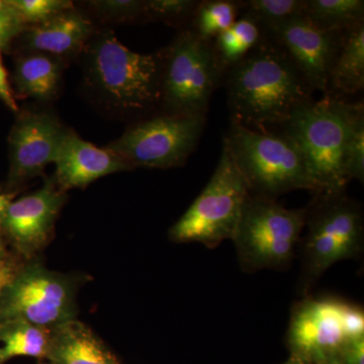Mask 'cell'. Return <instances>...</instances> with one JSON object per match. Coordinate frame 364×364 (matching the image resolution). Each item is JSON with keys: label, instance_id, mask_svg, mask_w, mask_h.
Listing matches in <instances>:
<instances>
[{"label": "cell", "instance_id": "obj_8", "mask_svg": "<svg viewBox=\"0 0 364 364\" xmlns=\"http://www.w3.org/2000/svg\"><path fill=\"white\" fill-rule=\"evenodd\" d=\"M90 72L98 90L124 111H146L161 102L162 53L131 51L105 33L92 46Z\"/></svg>", "mask_w": 364, "mask_h": 364}, {"label": "cell", "instance_id": "obj_30", "mask_svg": "<svg viewBox=\"0 0 364 364\" xmlns=\"http://www.w3.org/2000/svg\"><path fill=\"white\" fill-rule=\"evenodd\" d=\"M338 354L347 364H364V337L347 342Z\"/></svg>", "mask_w": 364, "mask_h": 364}, {"label": "cell", "instance_id": "obj_24", "mask_svg": "<svg viewBox=\"0 0 364 364\" xmlns=\"http://www.w3.org/2000/svg\"><path fill=\"white\" fill-rule=\"evenodd\" d=\"M306 0H248L242 1V13L257 23L267 36L277 26L304 16Z\"/></svg>", "mask_w": 364, "mask_h": 364}, {"label": "cell", "instance_id": "obj_18", "mask_svg": "<svg viewBox=\"0 0 364 364\" xmlns=\"http://www.w3.org/2000/svg\"><path fill=\"white\" fill-rule=\"evenodd\" d=\"M364 88V23L346 31L323 95L350 100Z\"/></svg>", "mask_w": 364, "mask_h": 364}, {"label": "cell", "instance_id": "obj_13", "mask_svg": "<svg viewBox=\"0 0 364 364\" xmlns=\"http://www.w3.org/2000/svg\"><path fill=\"white\" fill-rule=\"evenodd\" d=\"M64 129L58 119L47 112L21 114L9 135V188H16L44 172L54 163Z\"/></svg>", "mask_w": 364, "mask_h": 364}, {"label": "cell", "instance_id": "obj_31", "mask_svg": "<svg viewBox=\"0 0 364 364\" xmlns=\"http://www.w3.org/2000/svg\"><path fill=\"white\" fill-rule=\"evenodd\" d=\"M0 100L11 111L18 112V105H16V100H14L6 67H4V62H2L1 50H0Z\"/></svg>", "mask_w": 364, "mask_h": 364}, {"label": "cell", "instance_id": "obj_17", "mask_svg": "<svg viewBox=\"0 0 364 364\" xmlns=\"http://www.w3.org/2000/svg\"><path fill=\"white\" fill-rule=\"evenodd\" d=\"M46 360L51 364H122L90 328L77 318L51 329Z\"/></svg>", "mask_w": 364, "mask_h": 364}, {"label": "cell", "instance_id": "obj_38", "mask_svg": "<svg viewBox=\"0 0 364 364\" xmlns=\"http://www.w3.org/2000/svg\"><path fill=\"white\" fill-rule=\"evenodd\" d=\"M39 364H51L49 363V361H47V363H40Z\"/></svg>", "mask_w": 364, "mask_h": 364}, {"label": "cell", "instance_id": "obj_20", "mask_svg": "<svg viewBox=\"0 0 364 364\" xmlns=\"http://www.w3.org/2000/svg\"><path fill=\"white\" fill-rule=\"evenodd\" d=\"M50 340L51 329L20 318L0 321V358L4 363L20 356L46 360Z\"/></svg>", "mask_w": 364, "mask_h": 364}, {"label": "cell", "instance_id": "obj_15", "mask_svg": "<svg viewBox=\"0 0 364 364\" xmlns=\"http://www.w3.org/2000/svg\"><path fill=\"white\" fill-rule=\"evenodd\" d=\"M54 163L55 182L64 193L71 188H85L100 177L132 168L111 151L95 147L67 129Z\"/></svg>", "mask_w": 364, "mask_h": 364}, {"label": "cell", "instance_id": "obj_37", "mask_svg": "<svg viewBox=\"0 0 364 364\" xmlns=\"http://www.w3.org/2000/svg\"><path fill=\"white\" fill-rule=\"evenodd\" d=\"M1 232V231H0ZM4 265V262H2V245H1V238H0V267Z\"/></svg>", "mask_w": 364, "mask_h": 364}, {"label": "cell", "instance_id": "obj_29", "mask_svg": "<svg viewBox=\"0 0 364 364\" xmlns=\"http://www.w3.org/2000/svg\"><path fill=\"white\" fill-rule=\"evenodd\" d=\"M25 30V23L9 1V6L0 9V50L7 49L14 38L18 37Z\"/></svg>", "mask_w": 364, "mask_h": 364}, {"label": "cell", "instance_id": "obj_34", "mask_svg": "<svg viewBox=\"0 0 364 364\" xmlns=\"http://www.w3.org/2000/svg\"><path fill=\"white\" fill-rule=\"evenodd\" d=\"M315 364H347L343 359L340 358L339 354L336 355L330 356V358L324 359V360L318 361Z\"/></svg>", "mask_w": 364, "mask_h": 364}, {"label": "cell", "instance_id": "obj_25", "mask_svg": "<svg viewBox=\"0 0 364 364\" xmlns=\"http://www.w3.org/2000/svg\"><path fill=\"white\" fill-rule=\"evenodd\" d=\"M23 23L36 26L54 18L57 14L73 9L66 0H9Z\"/></svg>", "mask_w": 364, "mask_h": 364}, {"label": "cell", "instance_id": "obj_10", "mask_svg": "<svg viewBox=\"0 0 364 364\" xmlns=\"http://www.w3.org/2000/svg\"><path fill=\"white\" fill-rule=\"evenodd\" d=\"M76 284L39 263L18 270L0 294V321H26L46 329L76 318Z\"/></svg>", "mask_w": 364, "mask_h": 364}, {"label": "cell", "instance_id": "obj_4", "mask_svg": "<svg viewBox=\"0 0 364 364\" xmlns=\"http://www.w3.org/2000/svg\"><path fill=\"white\" fill-rule=\"evenodd\" d=\"M303 242V286L309 289L339 261L355 257L363 245L360 203L345 191L316 193L306 208Z\"/></svg>", "mask_w": 364, "mask_h": 364}, {"label": "cell", "instance_id": "obj_23", "mask_svg": "<svg viewBox=\"0 0 364 364\" xmlns=\"http://www.w3.org/2000/svg\"><path fill=\"white\" fill-rule=\"evenodd\" d=\"M242 1L205 0L198 2L191 30L205 41H214L240 18Z\"/></svg>", "mask_w": 364, "mask_h": 364}, {"label": "cell", "instance_id": "obj_26", "mask_svg": "<svg viewBox=\"0 0 364 364\" xmlns=\"http://www.w3.org/2000/svg\"><path fill=\"white\" fill-rule=\"evenodd\" d=\"M198 2L193 0H149L144 1L145 16L168 21V23H183L191 21Z\"/></svg>", "mask_w": 364, "mask_h": 364}, {"label": "cell", "instance_id": "obj_14", "mask_svg": "<svg viewBox=\"0 0 364 364\" xmlns=\"http://www.w3.org/2000/svg\"><path fill=\"white\" fill-rule=\"evenodd\" d=\"M65 200V193L52 177L39 191L11 203L0 231L4 232L18 252L33 257L50 241Z\"/></svg>", "mask_w": 364, "mask_h": 364}, {"label": "cell", "instance_id": "obj_33", "mask_svg": "<svg viewBox=\"0 0 364 364\" xmlns=\"http://www.w3.org/2000/svg\"><path fill=\"white\" fill-rule=\"evenodd\" d=\"M13 198L14 195L11 193H0V224L6 215L7 208L13 202Z\"/></svg>", "mask_w": 364, "mask_h": 364}, {"label": "cell", "instance_id": "obj_22", "mask_svg": "<svg viewBox=\"0 0 364 364\" xmlns=\"http://www.w3.org/2000/svg\"><path fill=\"white\" fill-rule=\"evenodd\" d=\"M304 16L320 30L344 33L364 23V1L306 0Z\"/></svg>", "mask_w": 364, "mask_h": 364}, {"label": "cell", "instance_id": "obj_19", "mask_svg": "<svg viewBox=\"0 0 364 364\" xmlns=\"http://www.w3.org/2000/svg\"><path fill=\"white\" fill-rule=\"evenodd\" d=\"M61 73V63L56 57L32 52L16 60L14 80L21 95L51 100L58 90Z\"/></svg>", "mask_w": 364, "mask_h": 364}, {"label": "cell", "instance_id": "obj_36", "mask_svg": "<svg viewBox=\"0 0 364 364\" xmlns=\"http://www.w3.org/2000/svg\"><path fill=\"white\" fill-rule=\"evenodd\" d=\"M9 6V0H0V9H6Z\"/></svg>", "mask_w": 364, "mask_h": 364}, {"label": "cell", "instance_id": "obj_12", "mask_svg": "<svg viewBox=\"0 0 364 364\" xmlns=\"http://www.w3.org/2000/svg\"><path fill=\"white\" fill-rule=\"evenodd\" d=\"M343 33L320 30L301 16L277 26L265 37L287 52L311 90L324 95Z\"/></svg>", "mask_w": 364, "mask_h": 364}, {"label": "cell", "instance_id": "obj_35", "mask_svg": "<svg viewBox=\"0 0 364 364\" xmlns=\"http://www.w3.org/2000/svg\"><path fill=\"white\" fill-rule=\"evenodd\" d=\"M284 364H308V363H304V361H301V359L294 358V356H291V358H289V360H287V363H284Z\"/></svg>", "mask_w": 364, "mask_h": 364}, {"label": "cell", "instance_id": "obj_1", "mask_svg": "<svg viewBox=\"0 0 364 364\" xmlns=\"http://www.w3.org/2000/svg\"><path fill=\"white\" fill-rule=\"evenodd\" d=\"M232 121L259 132L279 131L298 107L313 100L287 52L265 37L224 77Z\"/></svg>", "mask_w": 364, "mask_h": 364}, {"label": "cell", "instance_id": "obj_9", "mask_svg": "<svg viewBox=\"0 0 364 364\" xmlns=\"http://www.w3.org/2000/svg\"><path fill=\"white\" fill-rule=\"evenodd\" d=\"M364 337V313L336 299H306L294 306L287 330L294 358L308 364L336 355L347 342Z\"/></svg>", "mask_w": 364, "mask_h": 364}, {"label": "cell", "instance_id": "obj_3", "mask_svg": "<svg viewBox=\"0 0 364 364\" xmlns=\"http://www.w3.org/2000/svg\"><path fill=\"white\" fill-rule=\"evenodd\" d=\"M224 142L251 195L277 200L301 189L317 191L298 147L282 132L255 131L230 119Z\"/></svg>", "mask_w": 364, "mask_h": 364}, {"label": "cell", "instance_id": "obj_5", "mask_svg": "<svg viewBox=\"0 0 364 364\" xmlns=\"http://www.w3.org/2000/svg\"><path fill=\"white\" fill-rule=\"evenodd\" d=\"M213 41L191 28L182 31L162 53L161 102L164 114L207 117L210 98L224 82Z\"/></svg>", "mask_w": 364, "mask_h": 364}, {"label": "cell", "instance_id": "obj_16", "mask_svg": "<svg viewBox=\"0 0 364 364\" xmlns=\"http://www.w3.org/2000/svg\"><path fill=\"white\" fill-rule=\"evenodd\" d=\"M92 33V23L73 9L64 11L25 33V45L32 52L66 56L78 51Z\"/></svg>", "mask_w": 364, "mask_h": 364}, {"label": "cell", "instance_id": "obj_11", "mask_svg": "<svg viewBox=\"0 0 364 364\" xmlns=\"http://www.w3.org/2000/svg\"><path fill=\"white\" fill-rule=\"evenodd\" d=\"M207 117L161 116L134 124L107 149L132 168L182 166L198 147Z\"/></svg>", "mask_w": 364, "mask_h": 364}, {"label": "cell", "instance_id": "obj_39", "mask_svg": "<svg viewBox=\"0 0 364 364\" xmlns=\"http://www.w3.org/2000/svg\"><path fill=\"white\" fill-rule=\"evenodd\" d=\"M0 364H4V363H2L1 361V358H0Z\"/></svg>", "mask_w": 364, "mask_h": 364}, {"label": "cell", "instance_id": "obj_32", "mask_svg": "<svg viewBox=\"0 0 364 364\" xmlns=\"http://www.w3.org/2000/svg\"><path fill=\"white\" fill-rule=\"evenodd\" d=\"M14 272V269L11 265L4 263L0 267V294H1L2 289L6 287L7 282L11 279Z\"/></svg>", "mask_w": 364, "mask_h": 364}, {"label": "cell", "instance_id": "obj_7", "mask_svg": "<svg viewBox=\"0 0 364 364\" xmlns=\"http://www.w3.org/2000/svg\"><path fill=\"white\" fill-rule=\"evenodd\" d=\"M250 191L236 167L226 143L214 173L200 195L172 226L177 243H200L214 249L232 240Z\"/></svg>", "mask_w": 364, "mask_h": 364}, {"label": "cell", "instance_id": "obj_2", "mask_svg": "<svg viewBox=\"0 0 364 364\" xmlns=\"http://www.w3.org/2000/svg\"><path fill=\"white\" fill-rule=\"evenodd\" d=\"M363 116L360 100L323 95L298 107L279 129L301 152L316 193L346 189L350 182L346 173L347 146L354 124Z\"/></svg>", "mask_w": 364, "mask_h": 364}, {"label": "cell", "instance_id": "obj_21", "mask_svg": "<svg viewBox=\"0 0 364 364\" xmlns=\"http://www.w3.org/2000/svg\"><path fill=\"white\" fill-rule=\"evenodd\" d=\"M264 38L260 26L246 14H241L233 25L218 36L213 41V47L225 75L229 69L240 63Z\"/></svg>", "mask_w": 364, "mask_h": 364}, {"label": "cell", "instance_id": "obj_27", "mask_svg": "<svg viewBox=\"0 0 364 364\" xmlns=\"http://www.w3.org/2000/svg\"><path fill=\"white\" fill-rule=\"evenodd\" d=\"M346 173L352 179L364 181V116L354 124L346 153Z\"/></svg>", "mask_w": 364, "mask_h": 364}, {"label": "cell", "instance_id": "obj_28", "mask_svg": "<svg viewBox=\"0 0 364 364\" xmlns=\"http://www.w3.org/2000/svg\"><path fill=\"white\" fill-rule=\"evenodd\" d=\"M92 6L100 13L117 18H135L145 16L144 1L136 0H107V1L92 2Z\"/></svg>", "mask_w": 364, "mask_h": 364}, {"label": "cell", "instance_id": "obj_6", "mask_svg": "<svg viewBox=\"0 0 364 364\" xmlns=\"http://www.w3.org/2000/svg\"><path fill=\"white\" fill-rule=\"evenodd\" d=\"M306 208H287L277 200L249 195L233 239L245 272L279 269L293 259L306 226Z\"/></svg>", "mask_w": 364, "mask_h": 364}]
</instances>
